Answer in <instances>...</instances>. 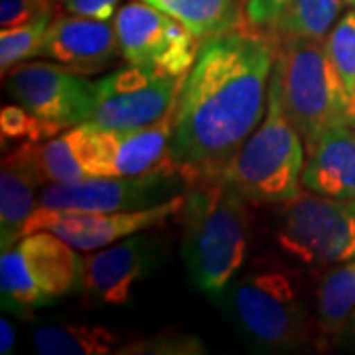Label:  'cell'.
I'll use <instances>...</instances> for the list:
<instances>
[{"label": "cell", "mask_w": 355, "mask_h": 355, "mask_svg": "<svg viewBox=\"0 0 355 355\" xmlns=\"http://www.w3.org/2000/svg\"><path fill=\"white\" fill-rule=\"evenodd\" d=\"M277 44L251 26L202 42L174 114L170 160L191 186L216 178L261 125Z\"/></svg>", "instance_id": "6da1fadb"}, {"label": "cell", "mask_w": 355, "mask_h": 355, "mask_svg": "<svg viewBox=\"0 0 355 355\" xmlns=\"http://www.w3.org/2000/svg\"><path fill=\"white\" fill-rule=\"evenodd\" d=\"M186 190L182 257L193 286L221 296L247 257L251 202L221 176L200 180Z\"/></svg>", "instance_id": "7a4b0ae2"}, {"label": "cell", "mask_w": 355, "mask_h": 355, "mask_svg": "<svg viewBox=\"0 0 355 355\" xmlns=\"http://www.w3.org/2000/svg\"><path fill=\"white\" fill-rule=\"evenodd\" d=\"M270 87L304 146L340 125H355L326 40H288L277 48Z\"/></svg>", "instance_id": "3957f363"}, {"label": "cell", "mask_w": 355, "mask_h": 355, "mask_svg": "<svg viewBox=\"0 0 355 355\" xmlns=\"http://www.w3.org/2000/svg\"><path fill=\"white\" fill-rule=\"evenodd\" d=\"M306 146L268 85L266 113L221 178L251 203H288L302 191Z\"/></svg>", "instance_id": "277c9868"}, {"label": "cell", "mask_w": 355, "mask_h": 355, "mask_svg": "<svg viewBox=\"0 0 355 355\" xmlns=\"http://www.w3.org/2000/svg\"><path fill=\"white\" fill-rule=\"evenodd\" d=\"M219 300L243 336L263 352H292L308 342V314L296 282L280 268L237 277Z\"/></svg>", "instance_id": "5b68a950"}, {"label": "cell", "mask_w": 355, "mask_h": 355, "mask_svg": "<svg viewBox=\"0 0 355 355\" xmlns=\"http://www.w3.org/2000/svg\"><path fill=\"white\" fill-rule=\"evenodd\" d=\"M48 229L24 235L0 257L2 308L26 314L79 288L81 257Z\"/></svg>", "instance_id": "8992f818"}, {"label": "cell", "mask_w": 355, "mask_h": 355, "mask_svg": "<svg viewBox=\"0 0 355 355\" xmlns=\"http://www.w3.org/2000/svg\"><path fill=\"white\" fill-rule=\"evenodd\" d=\"M277 241L292 259L316 268L354 259L355 198L300 193L286 203Z\"/></svg>", "instance_id": "52a82bcc"}, {"label": "cell", "mask_w": 355, "mask_h": 355, "mask_svg": "<svg viewBox=\"0 0 355 355\" xmlns=\"http://www.w3.org/2000/svg\"><path fill=\"white\" fill-rule=\"evenodd\" d=\"M113 22L127 64L186 79L200 55L202 42L176 18L144 0L121 6Z\"/></svg>", "instance_id": "ba28073f"}, {"label": "cell", "mask_w": 355, "mask_h": 355, "mask_svg": "<svg viewBox=\"0 0 355 355\" xmlns=\"http://www.w3.org/2000/svg\"><path fill=\"white\" fill-rule=\"evenodd\" d=\"M182 77L127 64L95 81V105L87 125L101 128H144L176 109Z\"/></svg>", "instance_id": "9c48e42d"}, {"label": "cell", "mask_w": 355, "mask_h": 355, "mask_svg": "<svg viewBox=\"0 0 355 355\" xmlns=\"http://www.w3.org/2000/svg\"><path fill=\"white\" fill-rule=\"evenodd\" d=\"M174 114L144 128H101L93 125L76 127L77 150L87 176H144L158 170H176L170 160L174 135Z\"/></svg>", "instance_id": "30bf717a"}, {"label": "cell", "mask_w": 355, "mask_h": 355, "mask_svg": "<svg viewBox=\"0 0 355 355\" xmlns=\"http://www.w3.org/2000/svg\"><path fill=\"white\" fill-rule=\"evenodd\" d=\"M176 170H158L144 176H87L77 182L46 184L38 196V205L51 211L69 214H113L144 209L174 198Z\"/></svg>", "instance_id": "8fae6325"}, {"label": "cell", "mask_w": 355, "mask_h": 355, "mask_svg": "<svg viewBox=\"0 0 355 355\" xmlns=\"http://www.w3.org/2000/svg\"><path fill=\"white\" fill-rule=\"evenodd\" d=\"M4 87L14 103L64 128L87 125L95 105V81L55 62L16 65L4 76Z\"/></svg>", "instance_id": "7c38bea8"}, {"label": "cell", "mask_w": 355, "mask_h": 355, "mask_svg": "<svg viewBox=\"0 0 355 355\" xmlns=\"http://www.w3.org/2000/svg\"><path fill=\"white\" fill-rule=\"evenodd\" d=\"M186 193H178L168 202L158 203L144 209L113 211V214H69L51 211L46 207H36L24 227V235L40 229H48L60 235L73 249L81 253L99 251L130 235L144 233L148 229L162 225L168 217L182 211Z\"/></svg>", "instance_id": "4fadbf2b"}, {"label": "cell", "mask_w": 355, "mask_h": 355, "mask_svg": "<svg viewBox=\"0 0 355 355\" xmlns=\"http://www.w3.org/2000/svg\"><path fill=\"white\" fill-rule=\"evenodd\" d=\"M154 254L153 241L142 233L91 251L81 257L79 288L101 306L128 304L135 286L150 272Z\"/></svg>", "instance_id": "5bb4252c"}, {"label": "cell", "mask_w": 355, "mask_h": 355, "mask_svg": "<svg viewBox=\"0 0 355 355\" xmlns=\"http://www.w3.org/2000/svg\"><path fill=\"white\" fill-rule=\"evenodd\" d=\"M40 55L81 76H97L123 58L114 22L71 14L51 20Z\"/></svg>", "instance_id": "9a60e30c"}, {"label": "cell", "mask_w": 355, "mask_h": 355, "mask_svg": "<svg viewBox=\"0 0 355 355\" xmlns=\"http://www.w3.org/2000/svg\"><path fill=\"white\" fill-rule=\"evenodd\" d=\"M302 188L320 196L355 198V125L330 128L306 146Z\"/></svg>", "instance_id": "2e32d148"}, {"label": "cell", "mask_w": 355, "mask_h": 355, "mask_svg": "<svg viewBox=\"0 0 355 355\" xmlns=\"http://www.w3.org/2000/svg\"><path fill=\"white\" fill-rule=\"evenodd\" d=\"M2 162L20 168L38 186L65 184L87 178L77 150L76 127L44 142L18 144L12 153L4 156Z\"/></svg>", "instance_id": "e0dca14e"}, {"label": "cell", "mask_w": 355, "mask_h": 355, "mask_svg": "<svg viewBox=\"0 0 355 355\" xmlns=\"http://www.w3.org/2000/svg\"><path fill=\"white\" fill-rule=\"evenodd\" d=\"M355 310V257L336 265L318 286L316 334L320 345L334 342Z\"/></svg>", "instance_id": "ac0fdd59"}, {"label": "cell", "mask_w": 355, "mask_h": 355, "mask_svg": "<svg viewBox=\"0 0 355 355\" xmlns=\"http://www.w3.org/2000/svg\"><path fill=\"white\" fill-rule=\"evenodd\" d=\"M32 345L42 355H107L121 347V338L103 326L53 324L32 334Z\"/></svg>", "instance_id": "d6986e66"}, {"label": "cell", "mask_w": 355, "mask_h": 355, "mask_svg": "<svg viewBox=\"0 0 355 355\" xmlns=\"http://www.w3.org/2000/svg\"><path fill=\"white\" fill-rule=\"evenodd\" d=\"M38 184L20 168L2 162L0 172V243L2 251L14 247L24 237V227L38 207Z\"/></svg>", "instance_id": "ffe728a7"}, {"label": "cell", "mask_w": 355, "mask_h": 355, "mask_svg": "<svg viewBox=\"0 0 355 355\" xmlns=\"http://www.w3.org/2000/svg\"><path fill=\"white\" fill-rule=\"evenodd\" d=\"M176 18L200 42L241 26L237 0H144Z\"/></svg>", "instance_id": "44dd1931"}, {"label": "cell", "mask_w": 355, "mask_h": 355, "mask_svg": "<svg viewBox=\"0 0 355 355\" xmlns=\"http://www.w3.org/2000/svg\"><path fill=\"white\" fill-rule=\"evenodd\" d=\"M326 48L345 87L355 123V8L347 10L334 24L326 36Z\"/></svg>", "instance_id": "7402d4cb"}, {"label": "cell", "mask_w": 355, "mask_h": 355, "mask_svg": "<svg viewBox=\"0 0 355 355\" xmlns=\"http://www.w3.org/2000/svg\"><path fill=\"white\" fill-rule=\"evenodd\" d=\"M53 20L51 16H44L36 22H30L16 28H2L0 32V69L2 77L16 65L40 55V48L46 36V30Z\"/></svg>", "instance_id": "603a6c76"}, {"label": "cell", "mask_w": 355, "mask_h": 355, "mask_svg": "<svg viewBox=\"0 0 355 355\" xmlns=\"http://www.w3.org/2000/svg\"><path fill=\"white\" fill-rule=\"evenodd\" d=\"M64 130H67V128L40 119L34 113H30L28 109H24L22 105H18V103L2 107V113H0L2 140H12V142H18V144L44 142V140L58 137Z\"/></svg>", "instance_id": "cb8c5ba5"}, {"label": "cell", "mask_w": 355, "mask_h": 355, "mask_svg": "<svg viewBox=\"0 0 355 355\" xmlns=\"http://www.w3.org/2000/svg\"><path fill=\"white\" fill-rule=\"evenodd\" d=\"M121 355H196L205 354L200 338L190 334L162 331L150 338H142L116 349Z\"/></svg>", "instance_id": "d4e9b609"}, {"label": "cell", "mask_w": 355, "mask_h": 355, "mask_svg": "<svg viewBox=\"0 0 355 355\" xmlns=\"http://www.w3.org/2000/svg\"><path fill=\"white\" fill-rule=\"evenodd\" d=\"M51 2L53 0H0V26L16 28L51 16Z\"/></svg>", "instance_id": "484cf974"}, {"label": "cell", "mask_w": 355, "mask_h": 355, "mask_svg": "<svg viewBox=\"0 0 355 355\" xmlns=\"http://www.w3.org/2000/svg\"><path fill=\"white\" fill-rule=\"evenodd\" d=\"M62 4L71 14L91 16L99 20H113L121 0H64Z\"/></svg>", "instance_id": "4316f807"}, {"label": "cell", "mask_w": 355, "mask_h": 355, "mask_svg": "<svg viewBox=\"0 0 355 355\" xmlns=\"http://www.w3.org/2000/svg\"><path fill=\"white\" fill-rule=\"evenodd\" d=\"M14 342H16L14 326L8 322V320H6V318H2V320H0V354L2 355L12 354Z\"/></svg>", "instance_id": "83f0119b"}, {"label": "cell", "mask_w": 355, "mask_h": 355, "mask_svg": "<svg viewBox=\"0 0 355 355\" xmlns=\"http://www.w3.org/2000/svg\"><path fill=\"white\" fill-rule=\"evenodd\" d=\"M349 324H352V331H354V336H355V310H354V314H352V318H349Z\"/></svg>", "instance_id": "f1b7e54d"}, {"label": "cell", "mask_w": 355, "mask_h": 355, "mask_svg": "<svg viewBox=\"0 0 355 355\" xmlns=\"http://www.w3.org/2000/svg\"><path fill=\"white\" fill-rule=\"evenodd\" d=\"M345 4H347V6H352V8H355V0H345Z\"/></svg>", "instance_id": "f546056e"}, {"label": "cell", "mask_w": 355, "mask_h": 355, "mask_svg": "<svg viewBox=\"0 0 355 355\" xmlns=\"http://www.w3.org/2000/svg\"><path fill=\"white\" fill-rule=\"evenodd\" d=\"M53 2H64V0H53Z\"/></svg>", "instance_id": "4dcf8cb0"}]
</instances>
